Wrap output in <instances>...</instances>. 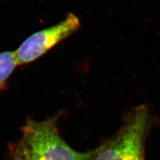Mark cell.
I'll return each mask as SVG.
<instances>
[{
    "label": "cell",
    "instance_id": "obj_2",
    "mask_svg": "<svg viewBox=\"0 0 160 160\" xmlns=\"http://www.w3.org/2000/svg\"><path fill=\"white\" fill-rule=\"evenodd\" d=\"M152 126L148 107L133 108L118 132L96 149L90 160H146L145 143Z\"/></svg>",
    "mask_w": 160,
    "mask_h": 160
},
{
    "label": "cell",
    "instance_id": "obj_4",
    "mask_svg": "<svg viewBox=\"0 0 160 160\" xmlns=\"http://www.w3.org/2000/svg\"><path fill=\"white\" fill-rule=\"evenodd\" d=\"M18 65L15 52L0 53V92L6 89L8 80Z\"/></svg>",
    "mask_w": 160,
    "mask_h": 160
},
{
    "label": "cell",
    "instance_id": "obj_3",
    "mask_svg": "<svg viewBox=\"0 0 160 160\" xmlns=\"http://www.w3.org/2000/svg\"><path fill=\"white\" fill-rule=\"evenodd\" d=\"M79 26V19L74 14L69 13L60 23L32 34L15 52L18 65L28 64L39 59L76 32Z\"/></svg>",
    "mask_w": 160,
    "mask_h": 160
},
{
    "label": "cell",
    "instance_id": "obj_1",
    "mask_svg": "<svg viewBox=\"0 0 160 160\" xmlns=\"http://www.w3.org/2000/svg\"><path fill=\"white\" fill-rule=\"evenodd\" d=\"M61 113L41 121L28 118L22 136L10 148L12 160H90L93 151L79 152L64 141L59 133Z\"/></svg>",
    "mask_w": 160,
    "mask_h": 160
}]
</instances>
